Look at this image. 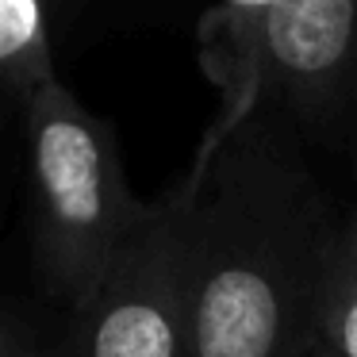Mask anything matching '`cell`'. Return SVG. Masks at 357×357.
<instances>
[{"mask_svg":"<svg viewBox=\"0 0 357 357\" xmlns=\"http://www.w3.org/2000/svg\"><path fill=\"white\" fill-rule=\"evenodd\" d=\"M354 185H357V181H354ZM354 208H357V196H354Z\"/></svg>","mask_w":357,"mask_h":357,"instance_id":"9","label":"cell"},{"mask_svg":"<svg viewBox=\"0 0 357 357\" xmlns=\"http://www.w3.org/2000/svg\"><path fill=\"white\" fill-rule=\"evenodd\" d=\"M27 219L43 288L77 315L150 208L127 185L119 139L58 77L27 96Z\"/></svg>","mask_w":357,"mask_h":357,"instance_id":"2","label":"cell"},{"mask_svg":"<svg viewBox=\"0 0 357 357\" xmlns=\"http://www.w3.org/2000/svg\"><path fill=\"white\" fill-rule=\"evenodd\" d=\"M0 357H62V338L50 342L31 319L8 311L4 334H0Z\"/></svg>","mask_w":357,"mask_h":357,"instance_id":"7","label":"cell"},{"mask_svg":"<svg viewBox=\"0 0 357 357\" xmlns=\"http://www.w3.org/2000/svg\"><path fill=\"white\" fill-rule=\"evenodd\" d=\"M303 357H331V354L323 349V342H311V346H307V354H303Z\"/></svg>","mask_w":357,"mask_h":357,"instance_id":"8","label":"cell"},{"mask_svg":"<svg viewBox=\"0 0 357 357\" xmlns=\"http://www.w3.org/2000/svg\"><path fill=\"white\" fill-rule=\"evenodd\" d=\"M62 357H66V349H62Z\"/></svg>","mask_w":357,"mask_h":357,"instance_id":"10","label":"cell"},{"mask_svg":"<svg viewBox=\"0 0 357 357\" xmlns=\"http://www.w3.org/2000/svg\"><path fill=\"white\" fill-rule=\"evenodd\" d=\"M307 142L254 81L177 196L192 357H303L346 211L303 158Z\"/></svg>","mask_w":357,"mask_h":357,"instance_id":"1","label":"cell"},{"mask_svg":"<svg viewBox=\"0 0 357 357\" xmlns=\"http://www.w3.org/2000/svg\"><path fill=\"white\" fill-rule=\"evenodd\" d=\"M66 357H192L177 204L150 208L100 292L70 315Z\"/></svg>","mask_w":357,"mask_h":357,"instance_id":"4","label":"cell"},{"mask_svg":"<svg viewBox=\"0 0 357 357\" xmlns=\"http://www.w3.org/2000/svg\"><path fill=\"white\" fill-rule=\"evenodd\" d=\"M254 81L357 181V0H265Z\"/></svg>","mask_w":357,"mask_h":357,"instance_id":"3","label":"cell"},{"mask_svg":"<svg viewBox=\"0 0 357 357\" xmlns=\"http://www.w3.org/2000/svg\"><path fill=\"white\" fill-rule=\"evenodd\" d=\"M0 50H4V66H8L12 85H20L24 100L43 81L54 77L47 66V54H43L35 0H0Z\"/></svg>","mask_w":357,"mask_h":357,"instance_id":"6","label":"cell"},{"mask_svg":"<svg viewBox=\"0 0 357 357\" xmlns=\"http://www.w3.org/2000/svg\"><path fill=\"white\" fill-rule=\"evenodd\" d=\"M315 342L331 357H357V208L342 215L315 303Z\"/></svg>","mask_w":357,"mask_h":357,"instance_id":"5","label":"cell"}]
</instances>
